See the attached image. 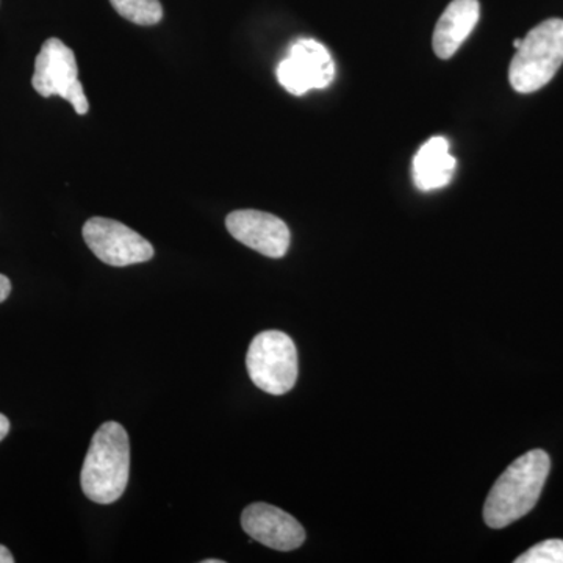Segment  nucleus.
<instances>
[{"mask_svg":"<svg viewBox=\"0 0 563 563\" xmlns=\"http://www.w3.org/2000/svg\"><path fill=\"white\" fill-rule=\"evenodd\" d=\"M244 532L255 542L276 551L298 550L306 542L301 523L279 507L265 503L247 506L242 514Z\"/></svg>","mask_w":563,"mask_h":563,"instance_id":"9","label":"nucleus"},{"mask_svg":"<svg viewBox=\"0 0 563 563\" xmlns=\"http://www.w3.org/2000/svg\"><path fill=\"white\" fill-rule=\"evenodd\" d=\"M131 443L120 422L107 421L92 435L81 468V490L92 503L118 501L128 488Z\"/></svg>","mask_w":563,"mask_h":563,"instance_id":"2","label":"nucleus"},{"mask_svg":"<svg viewBox=\"0 0 563 563\" xmlns=\"http://www.w3.org/2000/svg\"><path fill=\"white\" fill-rule=\"evenodd\" d=\"M514 46H515V49H518V47L521 46V40H515Z\"/></svg>","mask_w":563,"mask_h":563,"instance_id":"18","label":"nucleus"},{"mask_svg":"<svg viewBox=\"0 0 563 563\" xmlns=\"http://www.w3.org/2000/svg\"><path fill=\"white\" fill-rule=\"evenodd\" d=\"M202 563H224V561H214V559H207V561H202Z\"/></svg>","mask_w":563,"mask_h":563,"instance_id":"17","label":"nucleus"},{"mask_svg":"<svg viewBox=\"0 0 563 563\" xmlns=\"http://www.w3.org/2000/svg\"><path fill=\"white\" fill-rule=\"evenodd\" d=\"M517 563H563V540H544L526 551Z\"/></svg>","mask_w":563,"mask_h":563,"instance_id":"13","label":"nucleus"},{"mask_svg":"<svg viewBox=\"0 0 563 563\" xmlns=\"http://www.w3.org/2000/svg\"><path fill=\"white\" fill-rule=\"evenodd\" d=\"M563 63V20H548L521 40L509 68L510 85L517 92L542 90L554 79Z\"/></svg>","mask_w":563,"mask_h":563,"instance_id":"3","label":"nucleus"},{"mask_svg":"<svg viewBox=\"0 0 563 563\" xmlns=\"http://www.w3.org/2000/svg\"><path fill=\"white\" fill-rule=\"evenodd\" d=\"M479 14L477 0H453L443 11L433 31L432 44L437 57L443 60L453 57L476 27Z\"/></svg>","mask_w":563,"mask_h":563,"instance_id":"10","label":"nucleus"},{"mask_svg":"<svg viewBox=\"0 0 563 563\" xmlns=\"http://www.w3.org/2000/svg\"><path fill=\"white\" fill-rule=\"evenodd\" d=\"M455 158L450 143L443 136L426 141L413 158V181L418 190L432 191L446 187L453 180Z\"/></svg>","mask_w":563,"mask_h":563,"instance_id":"11","label":"nucleus"},{"mask_svg":"<svg viewBox=\"0 0 563 563\" xmlns=\"http://www.w3.org/2000/svg\"><path fill=\"white\" fill-rule=\"evenodd\" d=\"M10 432V421L5 415L0 413V442L9 435Z\"/></svg>","mask_w":563,"mask_h":563,"instance_id":"15","label":"nucleus"},{"mask_svg":"<svg viewBox=\"0 0 563 563\" xmlns=\"http://www.w3.org/2000/svg\"><path fill=\"white\" fill-rule=\"evenodd\" d=\"M81 233L92 254L107 265L122 268L154 257L152 244L120 221L95 217L85 222Z\"/></svg>","mask_w":563,"mask_h":563,"instance_id":"6","label":"nucleus"},{"mask_svg":"<svg viewBox=\"0 0 563 563\" xmlns=\"http://www.w3.org/2000/svg\"><path fill=\"white\" fill-rule=\"evenodd\" d=\"M246 366L255 387L269 395H285L298 380L296 344L285 332H261L250 344Z\"/></svg>","mask_w":563,"mask_h":563,"instance_id":"4","label":"nucleus"},{"mask_svg":"<svg viewBox=\"0 0 563 563\" xmlns=\"http://www.w3.org/2000/svg\"><path fill=\"white\" fill-rule=\"evenodd\" d=\"M229 233L251 250L282 258L290 250V229L280 218L258 210H236L225 218Z\"/></svg>","mask_w":563,"mask_h":563,"instance_id":"8","label":"nucleus"},{"mask_svg":"<svg viewBox=\"0 0 563 563\" xmlns=\"http://www.w3.org/2000/svg\"><path fill=\"white\" fill-rule=\"evenodd\" d=\"M32 85L43 98L60 96L80 117L90 111V102L79 80L76 54L62 40L44 41L35 60Z\"/></svg>","mask_w":563,"mask_h":563,"instance_id":"5","label":"nucleus"},{"mask_svg":"<svg viewBox=\"0 0 563 563\" xmlns=\"http://www.w3.org/2000/svg\"><path fill=\"white\" fill-rule=\"evenodd\" d=\"M14 558L13 554L10 553L9 550H7L3 544H0V563H13Z\"/></svg>","mask_w":563,"mask_h":563,"instance_id":"16","label":"nucleus"},{"mask_svg":"<svg viewBox=\"0 0 563 563\" xmlns=\"http://www.w3.org/2000/svg\"><path fill=\"white\" fill-rule=\"evenodd\" d=\"M550 470L551 459L543 450H532L518 457L488 493L485 523L503 529L531 512L539 503Z\"/></svg>","mask_w":563,"mask_h":563,"instance_id":"1","label":"nucleus"},{"mask_svg":"<svg viewBox=\"0 0 563 563\" xmlns=\"http://www.w3.org/2000/svg\"><path fill=\"white\" fill-rule=\"evenodd\" d=\"M333 77L335 65L331 54L321 43L310 38L296 41L288 57L277 68V80L295 96L322 90L331 85Z\"/></svg>","mask_w":563,"mask_h":563,"instance_id":"7","label":"nucleus"},{"mask_svg":"<svg viewBox=\"0 0 563 563\" xmlns=\"http://www.w3.org/2000/svg\"><path fill=\"white\" fill-rule=\"evenodd\" d=\"M11 292V282L9 277L3 276V274H0V303L5 301L7 298H9Z\"/></svg>","mask_w":563,"mask_h":563,"instance_id":"14","label":"nucleus"},{"mask_svg":"<svg viewBox=\"0 0 563 563\" xmlns=\"http://www.w3.org/2000/svg\"><path fill=\"white\" fill-rule=\"evenodd\" d=\"M110 3L120 16L136 25L151 27L163 20L161 0H110Z\"/></svg>","mask_w":563,"mask_h":563,"instance_id":"12","label":"nucleus"}]
</instances>
